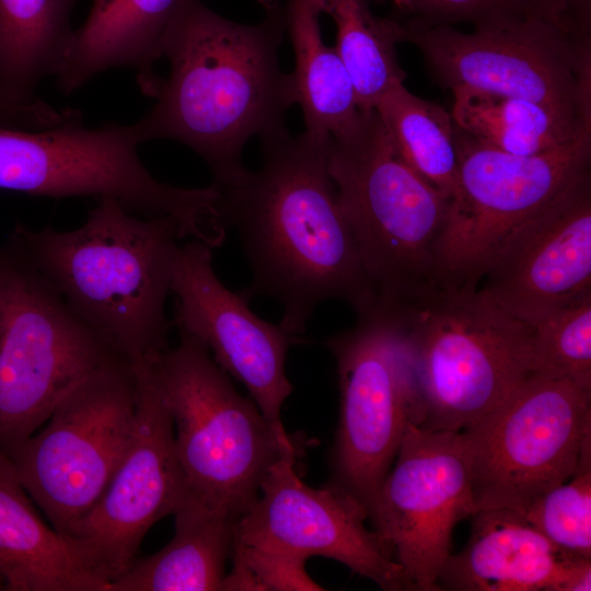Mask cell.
I'll return each instance as SVG.
<instances>
[{"instance_id": "6da1fadb", "label": "cell", "mask_w": 591, "mask_h": 591, "mask_svg": "<svg viewBox=\"0 0 591 591\" xmlns=\"http://www.w3.org/2000/svg\"><path fill=\"white\" fill-rule=\"evenodd\" d=\"M329 138L304 130L260 140L257 172L212 183L252 271L240 292L278 301L280 324L296 337L325 301H343L357 316L376 303L328 172Z\"/></svg>"}, {"instance_id": "7a4b0ae2", "label": "cell", "mask_w": 591, "mask_h": 591, "mask_svg": "<svg viewBox=\"0 0 591 591\" xmlns=\"http://www.w3.org/2000/svg\"><path fill=\"white\" fill-rule=\"evenodd\" d=\"M262 21L229 20L200 0H187L162 43L170 62L148 96L153 106L134 123L141 143L179 142L209 166L213 184L225 183L246 167V142L289 132L286 115L298 104L292 72L279 63L286 32L285 8L267 0Z\"/></svg>"}, {"instance_id": "3957f363", "label": "cell", "mask_w": 591, "mask_h": 591, "mask_svg": "<svg viewBox=\"0 0 591 591\" xmlns=\"http://www.w3.org/2000/svg\"><path fill=\"white\" fill-rule=\"evenodd\" d=\"M182 237L170 217H143L102 198L70 231L18 224L9 237L72 311L136 364L167 349L165 302Z\"/></svg>"}, {"instance_id": "277c9868", "label": "cell", "mask_w": 591, "mask_h": 591, "mask_svg": "<svg viewBox=\"0 0 591 591\" xmlns=\"http://www.w3.org/2000/svg\"><path fill=\"white\" fill-rule=\"evenodd\" d=\"M328 172L376 302L409 304L441 286L452 201L405 161L374 109L329 138Z\"/></svg>"}, {"instance_id": "5b68a950", "label": "cell", "mask_w": 591, "mask_h": 591, "mask_svg": "<svg viewBox=\"0 0 591 591\" xmlns=\"http://www.w3.org/2000/svg\"><path fill=\"white\" fill-rule=\"evenodd\" d=\"M397 306L417 395L415 426L462 432L531 374V326L477 288L440 286Z\"/></svg>"}, {"instance_id": "8992f818", "label": "cell", "mask_w": 591, "mask_h": 591, "mask_svg": "<svg viewBox=\"0 0 591 591\" xmlns=\"http://www.w3.org/2000/svg\"><path fill=\"white\" fill-rule=\"evenodd\" d=\"M179 337L153 358V367L173 419L185 496L237 521L273 466L298 460L301 445L273 429L202 343L184 332Z\"/></svg>"}, {"instance_id": "52a82bcc", "label": "cell", "mask_w": 591, "mask_h": 591, "mask_svg": "<svg viewBox=\"0 0 591 591\" xmlns=\"http://www.w3.org/2000/svg\"><path fill=\"white\" fill-rule=\"evenodd\" d=\"M134 124H84L81 112L62 124L26 130L0 126V189L51 198H113L143 217L165 216L183 237L213 230V186L184 188L157 179L142 163Z\"/></svg>"}, {"instance_id": "ba28073f", "label": "cell", "mask_w": 591, "mask_h": 591, "mask_svg": "<svg viewBox=\"0 0 591 591\" xmlns=\"http://www.w3.org/2000/svg\"><path fill=\"white\" fill-rule=\"evenodd\" d=\"M116 357L13 244L0 245V453Z\"/></svg>"}, {"instance_id": "9c48e42d", "label": "cell", "mask_w": 591, "mask_h": 591, "mask_svg": "<svg viewBox=\"0 0 591 591\" xmlns=\"http://www.w3.org/2000/svg\"><path fill=\"white\" fill-rule=\"evenodd\" d=\"M136 405L134 368L116 357L76 385L48 425L8 454L59 533L70 536L105 490L131 440Z\"/></svg>"}, {"instance_id": "30bf717a", "label": "cell", "mask_w": 591, "mask_h": 591, "mask_svg": "<svg viewBox=\"0 0 591 591\" xmlns=\"http://www.w3.org/2000/svg\"><path fill=\"white\" fill-rule=\"evenodd\" d=\"M325 345L336 360L339 385L328 484L351 495L370 517L417 412L399 309L376 302L354 327Z\"/></svg>"}, {"instance_id": "8fae6325", "label": "cell", "mask_w": 591, "mask_h": 591, "mask_svg": "<svg viewBox=\"0 0 591 591\" xmlns=\"http://www.w3.org/2000/svg\"><path fill=\"white\" fill-rule=\"evenodd\" d=\"M474 512H521L575 473L591 437V392L531 373L496 409L461 432Z\"/></svg>"}, {"instance_id": "7c38bea8", "label": "cell", "mask_w": 591, "mask_h": 591, "mask_svg": "<svg viewBox=\"0 0 591 591\" xmlns=\"http://www.w3.org/2000/svg\"><path fill=\"white\" fill-rule=\"evenodd\" d=\"M398 22V21H397ZM438 81L591 115L590 32L536 15L473 33L399 23Z\"/></svg>"}, {"instance_id": "4fadbf2b", "label": "cell", "mask_w": 591, "mask_h": 591, "mask_svg": "<svg viewBox=\"0 0 591 591\" xmlns=\"http://www.w3.org/2000/svg\"><path fill=\"white\" fill-rule=\"evenodd\" d=\"M454 137L459 192L437 245L438 274L443 286L476 289L507 234L590 170L591 128L532 155L495 149L455 124Z\"/></svg>"}, {"instance_id": "5bb4252c", "label": "cell", "mask_w": 591, "mask_h": 591, "mask_svg": "<svg viewBox=\"0 0 591 591\" xmlns=\"http://www.w3.org/2000/svg\"><path fill=\"white\" fill-rule=\"evenodd\" d=\"M297 460L277 463L259 495L234 528L232 546L305 566L312 556L337 560L385 591L412 586L387 541L364 522L366 508L326 484L312 488L296 471Z\"/></svg>"}, {"instance_id": "9a60e30c", "label": "cell", "mask_w": 591, "mask_h": 591, "mask_svg": "<svg viewBox=\"0 0 591 591\" xmlns=\"http://www.w3.org/2000/svg\"><path fill=\"white\" fill-rule=\"evenodd\" d=\"M131 366L137 381L131 440L105 490L70 535L109 586L136 560L152 525L173 514L186 495L153 358Z\"/></svg>"}, {"instance_id": "2e32d148", "label": "cell", "mask_w": 591, "mask_h": 591, "mask_svg": "<svg viewBox=\"0 0 591 591\" xmlns=\"http://www.w3.org/2000/svg\"><path fill=\"white\" fill-rule=\"evenodd\" d=\"M474 513L461 432L407 426L369 519L393 549L412 590L440 591L455 524Z\"/></svg>"}, {"instance_id": "e0dca14e", "label": "cell", "mask_w": 591, "mask_h": 591, "mask_svg": "<svg viewBox=\"0 0 591 591\" xmlns=\"http://www.w3.org/2000/svg\"><path fill=\"white\" fill-rule=\"evenodd\" d=\"M212 250L196 240L181 245L171 286L176 303L174 323L178 332L202 343L228 375L245 385L278 434L290 437L280 415L292 392L286 358L297 337L280 323L257 316L246 297L220 281Z\"/></svg>"}, {"instance_id": "ac0fdd59", "label": "cell", "mask_w": 591, "mask_h": 591, "mask_svg": "<svg viewBox=\"0 0 591 591\" xmlns=\"http://www.w3.org/2000/svg\"><path fill=\"white\" fill-rule=\"evenodd\" d=\"M477 289L532 325L591 294V174L583 172L501 241Z\"/></svg>"}, {"instance_id": "d6986e66", "label": "cell", "mask_w": 591, "mask_h": 591, "mask_svg": "<svg viewBox=\"0 0 591 591\" xmlns=\"http://www.w3.org/2000/svg\"><path fill=\"white\" fill-rule=\"evenodd\" d=\"M466 546L437 579L452 591H590L591 559L552 544L515 510L475 511Z\"/></svg>"}, {"instance_id": "ffe728a7", "label": "cell", "mask_w": 591, "mask_h": 591, "mask_svg": "<svg viewBox=\"0 0 591 591\" xmlns=\"http://www.w3.org/2000/svg\"><path fill=\"white\" fill-rule=\"evenodd\" d=\"M186 1L93 0L55 77L57 86L70 94L105 71L128 68L148 95L166 30Z\"/></svg>"}, {"instance_id": "44dd1931", "label": "cell", "mask_w": 591, "mask_h": 591, "mask_svg": "<svg viewBox=\"0 0 591 591\" xmlns=\"http://www.w3.org/2000/svg\"><path fill=\"white\" fill-rule=\"evenodd\" d=\"M0 453V578L4 591H109L81 546L47 525Z\"/></svg>"}, {"instance_id": "7402d4cb", "label": "cell", "mask_w": 591, "mask_h": 591, "mask_svg": "<svg viewBox=\"0 0 591 591\" xmlns=\"http://www.w3.org/2000/svg\"><path fill=\"white\" fill-rule=\"evenodd\" d=\"M173 515V538L158 553L136 558L109 591L221 590L237 521L186 496Z\"/></svg>"}, {"instance_id": "603a6c76", "label": "cell", "mask_w": 591, "mask_h": 591, "mask_svg": "<svg viewBox=\"0 0 591 591\" xmlns=\"http://www.w3.org/2000/svg\"><path fill=\"white\" fill-rule=\"evenodd\" d=\"M79 0H0V82L13 102L40 100L39 83L56 77L72 44Z\"/></svg>"}, {"instance_id": "cb8c5ba5", "label": "cell", "mask_w": 591, "mask_h": 591, "mask_svg": "<svg viewBox=\"0 0 591 591\" xmlns=\"http://www.w3.org/2000/svg\"><path fill=\"white\" fill-rule=\"evenodd\" d=\"M286 31L294 53L292 76L305 131L337 136L358 120L355 88L335 47L323 39L315 0H287Z\"/></svg>"}, {"instance_id": "d4e9b609", "label": "cell", "mask_w": 591, "mask_h": 591, "mask_svg": "<svg viewBox=\"0 0 591 591\" xmlns=\"http://www.w3.org/2000/svg\"><path fill=\"white\" fill-rule=\"evenodd\" d=\"M451 91L454 124L483 143L507 153H542L591 128V115L471 86H456Z\"/></svg>"}, {"instance_id": "484cf974", "label": "cell", "mask_w": 591, "mask_h": 591, "mask_svg": "<svg viewBox=\"0 0 591 591\" xmlns=\"http://www.w3.org/2000/svg\"><path fill=\"white\" fill-rule=\"evenodd\" d=\"M315 1L336 26L335 49L351 79L359 109H374L381 96L406 78L396 54L399 22L376 16L368 0Z\"/></svg>"}, {"instance_id": "4316f807", "label": "cell", "mask_w": 591, "mask_h": 591, "mask_svg": "<svg viewBox=\"0 0 591 591\" xmlns=\"http://www.w3.org/2000/svg\"><path fill=\"white\" fill-rule=\"evenodd\" d=\"M378 113L405 161L451 201L459 192V164L451 113L403 84L378 101Z\"/></svg>"}, {"instance_id": "83f0119b", "label": "cell", "mask_w": 591, "mask_h": 591, "mask_svg": "<svg viewBox=\"0 0 591 591\" xmlns=\"http://www.w3.org/2000/svg\"><path fill=\"white\" fill-rule=\"evenodd\" d=\"M531 328V373L591 392V294L547 312Z\"/></svg>"}, {"instance_id": "f1b7e54d", "label": "cell", "mask_w": 591, "mask_h": 591, "mask_svg": "<svg viewBox=\"0 0 591 591\" xmlns=\"http://www.w3.org/2000/svg\"><path fill=\"white\" fill-rule=\"evenodd\" d=\"M520 513L556 547L591 559V437L573 475L534 498Z\"/></svg>"}, {"instance_id": "f546056e", "label": "cell", "mask_w": 591, "mask_h": 591, "mask_svg": "<svg viewBox=\"0 0 591 591\" xmlns=\"http://www.w3.org/2000/svg\"><path fill=\"white\" fill-rule=\"evenodd\" d=\"M389 3L399 23L416 26L470 24L485 30L520 21L531 14L525 0H381Z\"/></svg>"}, {"instance_id": "4dcf8cb0", "label": "cell", "mask_w": 591, "mask_h": 591, "mask_svg": "<svg viewBox=\"0 0 591 591\" xmlns=\"http://www.w3.org/2000/svg\"><path fill=\"white\" fill-rule=\"evenodd\" d=\"M77 108H56L38 100L33 103H15L4 92L0 82V126L40 130L65 123L77 114Z\"/></svg>"}, {"instance_id": "1f68e13d", "label": "cell", "mask_w": 591, "mask_h": 591, "mask_svg": "<svg viewBox=\"0 0 591 591\" xmlns=\"http://www.w3.org/2000/svg\"><path fill=\"white\" fill-rule=\"evenodd\" d=\"M531 14L559 25L590 32L591 0H525Z\"/></svg>"}, {"instance_id": "d6a6232c", "label": "cell", "mask_w": 591, "mask_h": 591, "mask_svg": "<svg viewBox=\"0 0 591 591\" xmlns=\"http://www.w3.org/2000/svg\"><path fill=\"white\" fill-rule=\"evenodd\" d=\"M0 590H4V583H3V581L1 580V578H0Z\"/></svg>"}]
</instances>
